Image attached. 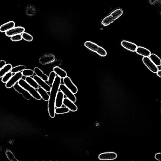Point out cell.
<instances>
[{
  "mask_svg": "<svg viewBox=\"0 0 161 161\" xmlns=\"http://www.w3.org/2000/svg\"><path fill=\"white\" fill-rule=\"evenodd\" d=\"M61 82V78L58 76H56L54 81L52 85L50 91L48 107L49 116L52 118H54L55 116L56 99L59 91Z\"/></svg>",
  "mask_w": 161,
  "mask_h": 161,
  "instance_id": "obj_1",
  "label": "cell"
},
{
  "mask_svg": "<svg viewBox=\"0 0 161 161\" xmlns=\"http://www.w3.org/2000/svg\"><path fill=\"white\" fill-rule=\"evenodd\" d=\"M123 13V11L121 9L115 10L103 19L102 21V25L105 26L109 25L120 17Z\"/></svg>",
  "mask_w": 161,
  "mask_h": 161,
  "instance_id": "obj_2",
  "label": "cell"
},
{
  "mask_svg": "<svg viewBox=\"0 0 161 161\" xmlns=\"http://www.w3.org/2000/svg\"><path fill=\"white\" fill-rule=\"evenodd\" d=\"M19 85L27 90L32 96L37 100H40L42 98L36 89L30 86L23 79H21L18 82Z\"/></svg>",
  "mask_w": 161,
  "mask_h": 161,
  "instance_id": "obj_3",
  "label": "cell"
},
{
  "mask_svg": "<svg viewBox=\"0 0 161 161\" xmlns=\"http://www.w3.org/2000/svg\"><path fill=\"white\" fill-rule=\"evenodd\" d=\"M85 47L90 50L95 52L99 55L104 57L107 54L106 51L103 48L92 42L88 41L84 43Z\"/></svg>",
  "mask_w": 161,
  "mask_h": 161,
  "instance_id": "obj_4",
  "label": "cell"
},
{
  "mask_svg": "<svg viewBox=\"0 0 161 161\" xmlns=\"http://www.w3.org/2000/svg\"><path fill=\"white\" fill-rule=\"evenodd\" d=\"M59 89L63 92L64 95L68 99L74 103L76 102V98L74 94L70 89H69L64 84H60Z\"/></svg>",
  "mask_w": 161,
  "mask_h": 161,
  "instance_id": "obj_5",
  "label": "cell"
},
{
  "mask_svg": "<svg viewBox=\"0 0 161 161\" xmlns=\"http://www.w3.org/2000/svg\"><path fill=\"white\" fill-rule=\"evenodd\" d=\"M55 59V56L52 53H46L39 59V62L42 65H45L54 62Z\"/></svg>",
  "mask_w": 161,
  "mask_h": 161,
  "instance_id": "obj_6",
  "label": "cell"
},
{
  "mask_svg": "<svg viewBox=\"0 0 161 161\" xmlns=\"http://www.w3.org/2000/svg\"><path fill=\"white\" fill-rule=\"evenodd\" d=\"M22 76L23 75L21 72L15 73L13 76H12L9 81L6 83V87L8 89H10L13 87L15 84L22 79Z\"/></svg>",
  "mask_w": 161,
  "mask_h": 161,
  "instance_id": "obj_7",
  "label": "cell"
},
{
  "mask_svg": "<svg viewBox=\"0 0 161 161\" xmlns=\"http://www.w3.org/2000/svg\"><path fill=\"white\" fill-rule=\"evenodd\" d=\"M63 82L64 85L74 94L78 93V89L73 83L71 79L66 76L63 79Z\"/></svg>",
  "mask_w": 161,
  "mask_h": 161,
  "instance_id": "obj_8",
  "label": "cell"
},
{
  "mask_svg": "<svg viewBox=\"0 0 161 161\" xmlns=\"http://www.w3.org/2000/svg\"><path fill=\"white\" fill-rule=\"evenodd\" d=\"M143 63L152 72L156 73L158 71V68L148 57H144L143 58Z\"/></svg>",
  "mask_w": 161,
  "mask_h": 161,
  "instance_id": "obj_9",
  "label": "cell"
},
{
  "mask_svg": "<svg viewBox=\"0 0 161 161\" xmlns=\"http://www.w3.org/2000/svg\"><path fill=\"white\" fill-rule=\"evenodd\" d=\"M14 89L18 93L21 94L27 100H30L32 98V96L24 88L21 86L18 83H16L13 86Z\"/></svg>",
  "mask_w": 161,
  "mask_h": 161,
  "instance_id": "obj_10",
  "label": "cell"
},
{
  "mask_svg": "<svg viewBox=\"0 0 161 161\" xmlns=\"http://www.w3.org/2000/svg\"><path fill=\"white\" fill-rule=\"evenodd\" d=\"M25 29L21 27H14L5 32L6 35L8 37L13 36L21 34L24 32Z\"/></svg>",
  "mask_w": 161,
  "mask_h": 161,
  "instance_id": "obj_11",
  "label": "cell"
},
{
  "mask_svg": "<svg viewBox=\"0 0 161 161\" xmlns=\"http://www.w3.org/2000/svg\"><path fill=\"white\" fill-rule=\"evenodd\" d=\"M118 155L114 152H108L101 153L98 156L99 159L101 160H112L116 159Z\"/></svg>",
  "mask_w": 161,
  "mask_h": 161,
  "instance_id": "obj_12",
  "label": "cell"
},
{
  "mask_svg": "<svg viewBox=\"0 0 161 161\" xmlns=\"http://www.w3.org/2000/svg\"><path fill=\"white\" fill-rule=\"evenodd\" d=\"M33 78L37 82L38 85L41 87L45 90L47 92H50L51 87L45 81L36 75L34 76Z\"/></svg>",
  "mask_w": 161,
  "mask_h": 161,
  "instance_id": "obj_13",
  "label": "cell"
},
{
  "mask_svg": "<svg viewBox=\"0 0 161 161\" xmlns=\"http://www.w3.org/2000/svg\"><path fill=\"white\" fill-rule=\"evenodd\" d=\"M63 105L72 111L75 112L78 110V107L74 103L67 98H64Z\"/></svg>",
  "mask_w": 161,
  "mask_h": 161,
  "instance_id": "obj_14",
  "label": "cell"
},
{
  "mask_svg": "<svg viewBox=\"0 0 161 161\" xmlns=\"http://www.w3.org/2000/svg\"><path fill=\"white\" fill-rule=\"evenodd\" d=\"M121 45L126 49L132 52L135 51L137 47L135 43L125 40L122 41Z\"/></svg>",
  "mask_w": 161,
  "mask_h": 161,
  "instance_id": "obj_15",
  "label": "cell"
},
{
  "mask_svg": "<svg viewBox=\"0 0 161 161\" xmlns=\"http://www.w3.org/2000/svg\"><path fill=\"white\" fill-rule=\"evenodd\" d=\"M64 98V94L63 92L61 91H58L55 101V106L56 108L62 106Z\"/></svg>",
  "mask_w": 161,
  "mask_h": 161,
  "instance_id": "obj_16",
  "label": "cell"
},
{
  "mask_svg": "<svg viewBox=\"0 0 161 161\" xmlns=\"http://www.w3.org/2000/svg\"><path fill=\"white\" fill-rule=\"evenodd\" d=\"M15 26V23L14 21H10L0 27V32L2 33L6 32L8 31L14 27Z\"/></svg>",
  "mask_w": 161,
  "mask_h": 161,
  "instance_id": "obj_17",
  "label": "cell"
},
{
  "mask_svg": "<svg viewBox=\"0 0 161 161\" xmlns=\"http://www.w3.org/2000/svg\"><path fill=\"white\" fill-rule=\"evenodd\" d=\"M34 72L37 76L45 82L48 81V76L44 74L40 69L36 67L34 69Z\"/></svg>",
  "mask_w": 161,
  "mask_h": 161,
  "instance_id": "obj_18",
  "label": "cell"
},
{
  "mask_svg": "<svg viewBox=\"0 0 161 161\" xmlns=\"http://www.w3.org/2000/svg\"><path fill=\"white\" fill-rule=\"evenodd\" d=\"M136 51L138 54L144 57H149L151 54L149 50L140 47H137Z\"/></svg>",
  "mask_w": 161,
  "mask_h": 161,
  "instance_id": "obj_19",
  "label": "cell"
},
{
  "mask_svg": "<svg viewBox=\"0 0 161 161\" xmlns=\"http://www.w3.org/2000/svg\"><path fill=\"white\" fill-rule=\"evenodd\" d=\"M53 70L56 75H57L61 79H63L67 76V73L66 72L58 66H56L53 68Z\"/></svg>",
  "mask_w": 161,
  "mask_h": 161,
  "instance_id": "obj_20",
  "label": "cell"
},
{
  "mask_svg": "<svg viewBox=\"0 0 161 161\" xmlns=\"http://www.w3.org/2000/svg\"><path fill=\"white\" fill-rule=\"evenodd\" d=\"M37 91L43 100L45 101H48L50 95L47 91L41 87H39L37 89Z\"/></svg>",
  "mask_w": 161,
  "mask_h": 161,
  "instance_id": "obj_21",
  "label": "cell"
},
{
  "mask_svg": "<svg viewBox=\"0 0 161 161\" xmlns=\"http://www.w3.org/2000/svg\"><path fill=\"white\" fill-rule=\"evenodd\" d=\"M12 68V65L10 64H6L0 70V78H2L7 73L11 71Z\"/></svg>",
  "mask_w": 161,
  "mask_h": 161,
  "instance_id": "obj_22",
  "label": "cell"
},
{
  "mask_svg": "<svg viewBox=\"0 0 161 161\" xmlns=\"http://www.w3.org/2000/svg\"><path fill=\"white\" fill-rule=\"evenodd\" d=\"M25 80L30 85L36 89H37L39 88V86L34 79L31 76L26 77Z\"/></svg>",
  "mask_w": 161,
  "mask_h": 161,
  "instance_id": "obj_23",
  "label": "cell"
},
{
  "mask_svg": "<svg viewBox=\"0 0 161 161\" xmlns=\"http://www.w3.org/2000/svg\"><path fill=\"white\" fill-rule=\"evenodd\" d=\"M149 56L150 59L156 66H157L161 65V59L158 56L152 53Z\"/></svg>",
  "mask_w": 161,
  "mask_h": 161,
  "instance_id": "obj_24",
  "label": "cell"
},
{
  "mask_svg": "<svg viewBox=\"0 0 161 161\" xmlns=\"http://www.w3.org/2000/svg\"><path fill=\"white\" fill-rule=\"evenodd\" d=\"M26 66L24 65H21L12 67L11 72L12 73H16L21 72L25 69Z\"/></svg>",
  "mask_w": 161,
  "mask_h": 161,
  "instance_id": "obj_25",
  "label": "cell"
},
{
  "mask_svg": "<svg viewBox=\"0 0 161 161\" xmlns=\"http://www.w3.org/2000/svg\"><path fill=\"white\" fill-rule=\"evenodd\" d=\"M70 110L66 107H57L55 109V113L57 114L66 113L69 112Z\"/></svg>",
  "mask_w": 161,
  "mask_h": 161,
  "instance_id": "obj_26",
  "label": "cell"
},
{
  "mask_svg": "<svg viewBox=\"0 0 161 161\" xmlns=\"http://www.w3.org/2000/svg\"><path fill=\"white\" fill-rule=\"evenodd\" d=\"M56 74L54 72H51L48 76V82L50 85H52L56 78Z\"/></svg>",
  "mask_w": 161,
  "mask_h": 161,
  "instance_id": "obj_27",
  "label": "cell"
},
{
  "mask_svg": "<svg viewBox=\"0 0 161 161\" xmlns=\"http://www.w3.org/2000/svg\"><path fill=\"white\" fill-rule=\"evenodd\" d=\"M21 34L23 39L27 42H31L33 41V37L31 35L26 32H24Z\"/></svg>",
  "mask_w": 161,
  "mask_h": 161,
  "instance_id": "obj_28",
  "label": "cell"
},
{
  "mask_svg": "<svg viewBox=\"0 0 161 161\" xmlns=\"http://www.w3.org/2000/svg\"><path fill=\"white\" fill-rule=\"evenodd\" d=\"M13 76V73L10 71L5 75L2 78V82L6 83L8 82Z\"/></svg>",
  "mask_w": 161,
  "mask_h": 161,
  "instance_id": "obj_29",
  "label": "cell"
},
{
  "mask_svg": "<svg viewBox=\"0 0 161 161\" xmlns=\"http://www.w3.org/2000/svg\"><path fill=\"white\" fill-rule=\"evenodd\" d=\"M22 74L23 76L27 77V76H33L34 73V71L32 70L28 69H25L23 70Z\"/></svg>",
  "mask_w": 161,
  "mask_h": 161,
  "instance_id": "obj_30",
  "label": "cell"
},
{
  "mask_svg": "<svg viewBox=\"0 0 161 161\" xmlns=\"http://www.w3.org/2000/svg\"><path fill=\"white\" fill-rule=\"evenodd\" d=\"M6 155L10 160L14 161L15 160V157L13 153L10 150H7L6 152Z\"/></svg>",
  "mask_w": 161,
  "mask_h": 161,
  "instance_id": "obj_31",
  "label": "cell"
},
{
  "mask_svg": "<svg viewBox=\"0 0 161 161\" xmlns=\"http://www.w3.org/2000/svg\"><path fill=\"white\" fill-rule=\"evenodd\" d=\"M22 38L21 34H19L13 36L11 37V40L14 42H17L21 41L22 40Z\"/></svg>",
  "mask_w": 161,
  "mask_h": 161,
  "instance_id": "obj_32",
  "label": "cell"
},
{
  "mask_svg": "<svg viewBox=\"0 0 161 161\" xmlns=\"http://www.w3.org/2000/svg\"><path fill=\"white\" fill-rule=\"evenodd\" d=\"M6 64V61L3 60L0 61V70Z\"/></svg>",
  "mask_w": 161,
  "mask_h": 161,
  "instance_id": "obj_33",
  "label": "cell"
},
{
  "mask_svg": "<svg viewBox=\"0 0 161 161\" xmlns=\"http://www.w3.org/2000/svg\"><path fill=\"white\" fill-rule=\"evenodd\" d=\"M155 159L161 161V154L160 153H158L155 156Z\"/></svg>",
  "mask_w": 161,
  "mask_h": 161,
  "instance_id": "obj_34",
  "label": "cell"
},
{
  "mask_svg": "<svg viewBox=\"0 0 161 161\" xmlns=\"http://www.w3.org/2000/svg\"><path fill=\"white\" fill-rule=\"evenodd\" d=\"M161 71L160 70H158L157 72V75L159 77H161Z\"/></svg>",
  "mask_w": 161,
  "mask_h": 161,
  "instance_id": "obj_35",
  "label": "cell"
},
{
  "mask_svg": "<svg viewBox=\"0 0 161 161\" xmlns=\"http://www.w3.org/2000/svg\"><path fill=\"white\" fill-rule=\"evenodd\" d=\"M150 3L151 4H153L155 3L156 0H150Z\"/></svg>",
  "mask_w": 161,
  "mask_h": 161,
  "instance_id": "obj_36",
  "label": "cell"
}]
</instances>
